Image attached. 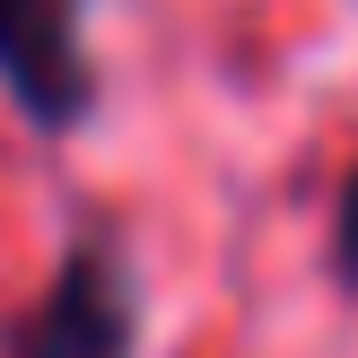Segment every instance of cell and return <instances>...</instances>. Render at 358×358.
<instances>
[{
	"instance_id": "cell-1",
	"label": "cell",
	"mask_w": 358,
	"mask_h": 358,
	"mask_svg": "<svg viewBox=\"0 0 358 358\" xmlns=\"http://www.w3.org/2000/svg\"><path fill=\"white\" fill-rule=\"evenodd\" d=\"M140 332H149V297L131 254L114 236H79L44 280V297L9 324L0 358H140Z\"/></svg>"
},
{
	"instance_id": "cell-3",
	"label": "cell",
	"mask_w": 358,
	"mask_h": 358,
	"mask_svg": "<svg viewBox=\"0 0 358 358\" xmlns=\"http://www.w3.org/2000/svg\"><path fill=\"white\" fill-rule=\"evenodd\" d=\"M324 271L332 289L358 306V166L341 175V192H332V236H324Z\"/></svg>"
},
{
	"instance_id": "cell-2",
	"label": "cell",
	"mask_w": 358,
	"mask_h": 358,
	"mask_svg": "<svg viewBox=\"0 0 358 358\" xmlns=\"http://www.w3.org/2000/svg\"><path fill=\"white\" fill-rule=\"evenodd\" d=\"M0 87L44 140L87 131L105 105V70L87 44V0H0Z\"/></svg>"
}]
</instances>
